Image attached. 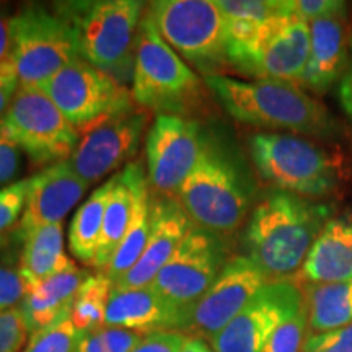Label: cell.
<instances>
[{
    "label": "cell",
    "instance_id": "obj_35",
    "mask_svg": "<svg viewBox=\"0 0 352 352\" xmlns=\"http://www.w3.org/2000/svg\"><path fill=\"white\" fill-rule=\"evenodd\" d=\"M302 352H352V323L333 331L310 333Z\"/></svg>",
    "mask_w": 352,
    "mask_h": 352
},
{
    "label": "cell",
    "instance_id": "obj_18",
    "mask_svg": "<svg viewBox=\"0 0 352 352\" xmlns=\"http://www.w3.org/2000/svg\"><path fill=\"white\" fill-rule=\"evenodd\" d=\"M88 184L67 162L47 165L30 178L28 197L20 220L21 236L43 226L63 223L82 199Z\"/></svg>",
    "mask_w": 352,
    "mask_h": 352
},
{
    "label": "cell",
    "instance_id": "obj_27",
    "mask_svg": "<svg viewBox=\"0 0 352 352\" xmlns=\"http://www.w3.org/2000/svg\"><path fill=\"white\" fill-rule=\"evenodd\" d=\"M114 186V176L95 189L78 208L69 228V248L74 258L85 266L94 267L103 228L107 204Z\"/></svg>",
    "mask_w": 352,
    "mask_h": 352
},
{
    "label": "cell",
    "instance_id": "obj_43",
    "mask_svg": "<svg viewBox=\"0 0 352 352\" xmlns=\"http://www.w3.org/2000/svg\"><path fill=\"white\" fill-rule=\"evenodd\" d=\"M182 352H214L212 346H209L208 342L204 340H201V338H189L186 342H184Z\"/></svg>",
    "mask_w": 352,
    "mask_h": 352
},
{
    "label": "cell",
    "instance_id": "obj_8",
    "mask_svg": "<svg viewBox=\"0 0 352 352\" xmlns=\"http://www.w3.org/2000/svg\"><path fill=\"white\" fill-rule=\"evenodd\" d=\"M147 12L160 36L183 60L208 76L227 63V23L217 0H158Z\"/></svg>",
    "mask_w": 352,
    "mask_h": 352
},
{
    "label": "cell",
    "instance_id": "obj_16",
    "mask_svg": "<svg viewBox=\"0 0 352 352\" xmlns=\"http://www.w3.org/2000/svg\"><path fill=\"white\" fill-rule=\"evenodd\" d=\"M148 121L147 111L132 109L83 131L70 166L88 186L100 182L135 157Z\"/></svg>",
    "mask_w": 352,
    "mask_h": 352
},
{
    "label": "cell",
    "instance_id": "obj_9",
    "mask_svg": "<svg viewBox=\"0 0 352 352\" xmlns=\"http://www.w3.org/2000/svg\"><path fill=\"white\" fill-rule=\"evenodd\" d=\"M13 59L20 87H41L80 59L70 25L56 12L26 6L10 16Z\"/></svg>",
    "mask_w": 352,
    "mask_h": 352
},
{
    "label": "cell",
    "instance_id": "obj_22",
    "mask_svg": "<svg viewBox=\"0 0 352 352\" xmlns=\"http://www.w3.org/2000/svg\"><path fill=\"white\" fill-rule=\"evenodd\" d=\"M21 239L23 252L19 271L25 279L28 292L44 280L77 267L64 252L63 223L38 227Z\"/></svg>",
    "mask_w": 352,
    "mask_h": 352
},
{
    "label": "cell",
    "instance_id": "obj_34",
    "mask_svg": "<svg viewBox=\"0 0 352 352\" xmlns=\"http://www.w3.org/2000/svg\"><path fill=\"white\" fill-rule=\"evenodd\" d=\"M30 331L20 307L0 311V352H21Z\"/></svg>",
    "mask_w": 352,
    "mask_h": 352
},
{
    "label": "cell",
    "instance_id": "obj_2",
    "mask_svg": "<svg viewBox=\"0 0 352 352\" xmlns=\"http://www.w3.org/2000/svg\"><path fill=\"white\" fill-rule=\"evenodd\" d=\"M204 83L226 111L245 124L318 138H328L336 131L331 113L297 83L271 78L241 80L220 74L206 76Z\"/></svg>",
    "mask_w": 352,
    "mask_h": 352
},
{
    "label": "cell",
    "instance_id": "obj_41",
    "mask_svg": "<svg viewBox=\"0 0 352 352\" xmlns=\"http://www.w3.org/2000/svg\"><path fill=\"white\" fill-rule=\"evenodd\" d=\"M340 100H341L342 109H344L346 114L351 118V121H352V56L349 59V64H347L344 76H342V78H341Z\"/></svg>",
    "mask_w": 352,
    "mask_h": 352
},
{
    "label": "cell",
    "instance_id": "obj_26",
    "mask_svg": "<svg viewBox=\"0 0 352 352\" xmlns=\"http://www.w3.org/2000/svg\"><path fill=\"white\" fill-rule=\"evenodd\" d=\"M132 214V176L131 166L127 165L121 173L114 175V186L109 195L107 210H104L103 228L96 252L94 267L104 272L111 259L120 248L124 233L129 226Z\"/></svg>",
    "mask_w": 352,
    "mask_h": 352
},
{
    "label": "cell",
    "instance_id": "obj_21",
    "mask_svg": "<svg viewBox=\"0 0 352 352\" xmlns=\"http://www.w3.org/2000/svg\"><path fill=\"white\" fill-rule=\"evenodd\" d=\"M308 284L352 280V217L329 219L302 266Z\"/></svg>",
    "mask_w": 352,
    "mask_h": 352
},
{
    "label": "cell",
    "instance_id": "obj_19",
    "mask_svg": "<svg viewBox=\"0 0 352 352\" xmlns=\"http://www.w3.org/2000/svg\"><path fill=\"white\" fill-rule=\"evenodd\" d=\"M188 314L160 297L152 285L140 289H114L109 297L103 327L139 333L182 331L186 327Z\"/></svg>",
    "mask_w": 352,
    "mask_h": 352
},
{
    "label": "cell",
    "instance_id": "obj_15",
    "mask_svg": "<svg viewBox=\"0 0 352 352\" xmlns=\"http://www.w3.org/2000/svg\"><path fill=\"white\" fill-rule=\"evenodd\" d=\"M266 284V276L248 256L230 258L208 292L191 308L183 333L210 341Z\"/></svg>",
    "mask_w": 352,
    "mask_h": 352
},
{
    "label": "cell",
    "instance_id": "obj_24",
    "mask_svg": "<svg viewBox=\"0 0 352 352\" xmlns=\"http://www.w3.org/2000/svg\"><path fill=\"white\" fill-rule=\"evenodd\" d=\"M132 176V214L120 248L116 250L104 271L113 283H118L142 256L151 233V186L140 164H129Z\"/></svg>",
    "mask_w": 352,
    "mask_h": 352
},
{
    "label": "cell",
    "instance_id": "obj_13",
    "mask_svg": "<svg viewBox=\"0 0 352 352\" xmlns=\"http://www.w3.org/2000/svg\"><path fill=\"white\" fill-rule=\"evenodd\" d=\"M204 142L196 121L179 114H157L145 142L147 179L153 195L176 197L195 170Z\"/></svg>",
    "mask_w": 352,
    "mask_h": 352
},
{
    "label": "cell",
    "instance_id": "obj_39",
    "mask_svg": "<svg viewBox=\"0 0 352 352\" xmlns=\"http://www.w3.org/2000/svg\"><path fill=\"white\" fill-rule=\"evenodd\" d=\"M290 8L307 23L346 10L344 2L338 0H290Z\"/></svg>",
    "mask_w": 352,
    "mask_h": 352
},
{
    "label": "cell",
    "instance_id": "obj_38",
    "mask_svg": "<svg viewBox=\"0 0 352 352\" xmlns=\"http://www.w3.org/2000/svg\"><path fill=\"white\" fill-rule=\"evenodd\" d=\"M23 170V152L0 131V188L19 182Z\"/></svg>",
    "mask_w": 352,
    "mask_h": 352
},
{
    "label": "cell",
    "instance_id": "obj_30",
    "mask_svg": "<svg viewBox=\"0 0 352 352\" xmlns=\"http://www.w3.org/2000/svg\"><path fill=\"white\" fill-rule=\"evenodd\" d=\"M82 334L74 327L70 314H65L47 328L33 333L25 352H74Z\"/></svg>",
    "mask_w": 352,
    "mask_h": 352
},
{
    "label": "cell",
    "instance_id": "obj_37",
    "mask_svg": "<svg viewBox=\"0 0 352 352\" xmlns=\"http://www.w3.org/2000/svg\"><path fill=\"white\" fill-rule=\"evenodd\" d=\"M10 16L0 12V85H20L13 59Z\"/></svg>",
    "mask_w": 352,
    "mask_h": 352
},
{
    "label": "cell",
    "instance_id": "obj_32",
    "mask_svg": "<svg viewBox=\"0 0 352 352\" xmlns=\"http://www.w3.org/2000/svg\"><path fill=\"white\" fill-rule=\"evenodd\" d=\"M308 336V314L307 308L284 321L266 342L263 352H302Z\"/></svg>",
    "mask_w": 352,
    "mask_h": 352
},
{
    "label": "cell",
    "instance_id": "obj_12",
    "mask_svg": "<svg viewBox=\"0 0 352 352\" xmlns=\"http://www.w3.org/2000/svg\"><path fill=\"white\" fill-rule=\"evenodd\" d=\"M227 252L220 236L192 226L152 287L171 305L188 314L223 270Z\"/></svg>",
    "mask_w": 352,
    "mask_h": 352
},
{
    "label": "cell",
    "instance_id": "obj_25",
    "mask_svg": "<svg viewBox=\"0 0 352 352\" xmlns=\"http://www.w3.org/2000/svg\"><path fill=\"white\" fill-rule=\"evenodd\" d=\"M311 334L333 331L352 323V280L310 284L303 294Z\"/></svg>",
    "mask_w": 352,
    "mask_h": 352
},
{
    "label": "cell",
    "instance_id": "obj_6",
    "mask_svg": "<svg viewBox=\"0 0 352 352\" xmlns=\"http://www.w3.org/2000/svg\"><path fill=\"white\" fill-rule=\"evenodd\" d=\"M132 100L158 114L183 113L201 90V78L158 33L145 8L132 72Z\"/></svg>",
    "mask_w": 352,
    "mask_h": 352
},
{
    "label": "cell",
    "instance_id": "obj_4",
    "mask_svg": "<svg viewBox=\"0 0 352 352\" xmlns=\"http://www.w3.org/2000/svg\"><path fill=\"white\" fill-rule=\"evenodd\" d=\"M227 63L254 80L300 83L310 56V25L287 7L254 32L227 39Z\"/></svg>",
    "mask_w": 352,
    "mask_h": 352
},
{
    "label": "cell",
    "instance_id": "obj_23",
    "mask_svg": "<svg viewBox=\"0 0 352 352\" xmlns=\"http://www.w3.org/2000/svg\"><path fill=\"white\" fill-rule=\"evenodd\" d=\"M87 276V271L76 267L72 271L51 277L30 290L20 305L30 336L39 329L47 328L63 315L70 314L78 289Z\"/></svg>",
    "mask_w": 352,
    "mask_h": 352
},
{
    "label": "cell",
    "instance_id": "obj_14",
    "mask_svg": "<svg viewBox=\"0 0 352 352\" xmlns=\"http://www.w3.org/2000/svg\"><path fill=\"white\" fill-rule=\"evenodd\" d=\"M305 305L302 290L290 280L267 283L226 328L210 340L214 352H263L284 321Z\"/></svg>",
    "mask_w": 352,
    "mask_h": 352
},
{
    "label": "cell",
    "instance_id": "obj_11",
    "mask_svg": "<svg viewBox=\"0 0 352 352\" xmlns=\"http://www.w3.org/2000/svg\"><path fill=\"white\" fill-rule=\"evenodd\" d=\"M39 88L80 134L109 118L134 109L132 94L124 83L82 57L59 70Z\"/></svg>",
    "mask_w": 352,
    "mask_h": 352
},
{
    "label": "cell",
    "instance_id": "obj_42",
    "mask_svg": "<svg viewBox=\"0 0 352 352\" xmlns=\"http://www.w3.org/2000/svg\"><path fill=\"white\" fill-rule=\"evenodd\" d=\"M16 90H19V85H0V121L6 116Z\"/></svg>",
    "mask_w": 352,
    "mask_h": 352
},
{
    "label": "cell",
    "instance_id": "obj_3",
    "mask_svg": "<svg viewBox=\"0 0 352 352\" xmlns=\"http://www.w3.org/2000/svg\"><path fill=\"white\" fill-rule=\"evenodd\" d=\"M54 12L76 34L82 59L126 83L132 80L144 3L138 0H94L57 3Z\"/></svg>",
    "mask_w": 352,
    "mask_h": 352
},
{
    "label": "cell",
    "instance_id": "obj_5",
    "mask_svg": "<svg viewBox=\"0 0 352 352\" xmlns=\"http://www.w3.org/2000/svg\"><path fill=\"white\" fill-rule=\"evenodd\" d=\"M176 199L196 227L226 235L245 220L250 192L235 165L219 148L204 142L199 160Z\"/></svg>",
    "mask_w": 352,
    "mask_h": 352
},
{
    "label": "cell",
    "instance_id": "obj_10",
    "mask_svg": "<svg viewBox=\"0 0 352 352\" xmlns=\"http://www.w3.org/2000/svg\"><path fill=\"white\" fill-rule=\"evenodd\" d=\"M0 131L36 165L67 162L80 140V132L38 87L19 85Z\"/></svg>",
    "mask_w": 352,
    "mask_h": 352
},
{
    "label": "cell",
    "instance_id": "obj_33",
    "mask_svg": "<svg viewBox=\"0 0 352 352\" xmlns=\"http://www.w3.org/2000/svg\"><path fill=\"white\" fill-rule=\"evenodd\" d=\"M30 178L0 188V235L21 220L28 197Z\"/></svg>",
    "mask_w": 352,
    "mask_h": 352
},
{
    "label": "cell",
    "instance_id": "obj_29",
    "mask_svg": "<svg viewBox=\"0 0 352 352\" xmlns=\"http://www.w3.org/2000/svg\"><path fill=\"white\" fill-rule=\"evenodd\" d=\"M217 6L232 28H256L285 10L284 0H217Z\"/></svg>",
    "mask_w": 352,
    "mask_h": 352
},
{
    "label": "cell",
    "instance_id": "obj_31",
    "mask_svg": "<svg viewBox=\"0 0 352 352\" xmlns=\"http://www.w3.org/2000/svg\"><path fill=\"white\" fill-rule=\"evenodd\" d=\"M142 338L127 329L101 327L82 334L74 352H131Z\"/></svg>",
    "mask_w": 352,
    "mask_h": 352
},
{
    "label": "cell",
    "instance_id": "obj_7",
    "mask_svg": "<svg viewBox=\"0 0 352 352\" xmlns=\"http://www.w3.org/2000/svg\"><path fill=\"white\" fill-rule=\"evenodd\" d=\"M250 152L261 178L280 191L308 199L328 195L336 182L328 153L296 134L258 132L250 140Z\"/></svg>",
    "mask_w": 352,
    "mask_h": 352
},
{
    "label": "cell",
    "instance_id": "obj_36",
    "mask_svg": "<svg viewBox=\"0 0 352 352\" xmlns=\"http://www.w3.org/2000/svg\"><path fill=\"white\" fill-rule=\"evenodd\" d=\"M26 296L28 287L20 271L0 264V311L19 308Z\"/></svg>",
    "mask_w": 352,
    "mask_h": 352
},
{
    "label": "cell",
    "instance_id": "obj_40",
    "mask_svg": "<svg viewBox=\"0 0 352 352\" xmlns=\"http://www.w3.org/2000/svg\"><path fill=\"white\" fill-rule=\"evenodd\" d=\"M186 340L182 331L152 333L144 336L131 352H182Z\"/></svg>",
    "mask_w": 352,
    "mask_h": 352
},
{
    "label": "cell",
    "instance_id": "obj_1",
    "mask_svg": "<svg viewBox=\"0 0 352 352\" xmlns=\"http://www.w3.org/2000/svg\"><path fill=\"white\" fill-rule=\"evenodd\" d=\"M328 206L292 192L276 191L259 202L245 232L246 252L266 276L279 283L302 270L311 246L329 220Z\"/></svg>",
    "mask_w": 352,
    "mask_h": 352
},
{
    "label": "cell",
    "instance_id": "obj_20",
    "mask_svg": "<svg viewBox=\"0 0 352 352\" xmlns=\"http://www.w3.org/2000/svg\"><path fill=\"white\" fill-rule=\"evenodd\" d=\"M310 25V56L300 85L316 94L328 91L344 76L349 64V33L344 10L324 16Z\"/></svg>",
    "mask_w": 352,
    "mask_h": 352
},
{
    "label": "cell",
    "instance_id": "obj_17",
    "mask_svg": "<svg viewBox=\"0 0 352 352\" xmlns=\"http://www.w3.org/2000/svg\"><path fill=\"white\" fill-rule=\"evenodd\" d=\"M195 223L176 197L151 195V233L139 261L114 283V289H140L152 285L184 235Z\"/></svg>",
    "mask_w": 352,
    "mask_h": 352
},
{
    "label": "cell",
    "instance_id": "obj_28",
    "mask_svg": "<svg viewBox=\"0 0 352 352\" xmlns=\"http://www.w3.org/2000/svg\"><path fill=\"white\" fill-rule=\"evenodd\" d=\"M114 283L104 272L87 276L70 310V320L78 331L85 334L103 327Z\"/></svg>",
    "mask_w": 352,
    "mask_h": 352
}]
</instances>
